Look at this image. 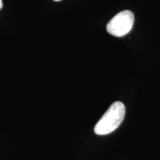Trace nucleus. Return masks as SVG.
Here are the masks:
<instances>
[{
    "label": "nucleus",
    "mask_w": 160,
    "mask_h": 160,
    "mask_svg": "<svg viewBox=\"0 0 160 160\" xmlns=\"http://www.w3.org/2000/svg\"><path fill=\"white\" fill-rule=\"evenodd\" d=\"M125 116V107L121 102L117 101L110 106L94 128L96 134L107 135L117 129Z\"/></svg>",
    "instance_id": "f257e3e1"
},
{
    "label": "nucleus",
    "mask_w": 160,
    "mask_h": 160,
    "mask_svg": "<svg viewBox=\"0 0 160 160\" xmlns=\"http://www.w3.org/2000/svg\"><path fill=\"white\" fill-rule=\"evenodd\" d=\"M2 6H3L2 1V0H0V10L2 8Z\"/></svg>",
    "instance_id": "7ed1b4c3"
},
{
    "label": "nucleus",
    "mask_w": 160,
    "mask_h": 160,
    "mask_svg": "<svg viewBox=\"0 0 160 160\" xmlns=\"http://www.w3.org/2000/svg\"><path fill=\"white\" fill-rule=\"evenodd\" d=\"M53 1H56V2H59V1H61V0H53Z\"/></svg>",
    "instance_id": "20e7f679"
},
{
    "label": "nucleus",
    "mask_w": 160,
    "mask_h": 160,
    "mask_svg": "<svg viewBox=\"0 0 160 160\" xmlns=\"http://www.w3.org/2000/svg\"><path fill=\"white\" fill-rule=\"evenodd\" d=\"M133 22V13L131 11H123L110 20L106 28L110 34L117 37H122L131 31Z\"/></svg>",
    "instance_id": "f03ea898"
}]
</instances>
